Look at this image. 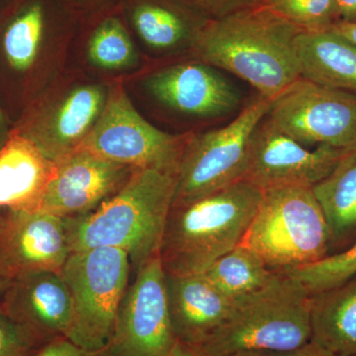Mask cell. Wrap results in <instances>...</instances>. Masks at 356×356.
Wrapping results in <instances>:
<instances>
[{
    "mask_svg": "<svg viewBox=\"0 0 356 356\" xmlns=\"http://www.w3.org/2000/svg\"><path fill=\"white\" fill-rule=\"evenodd\" d=\"M301 31L255 4L211 20L194 49L205 64L232 72L273 100L301 79L295 50Z\"/></svg>",
    "mask_w": 356,
    "mask_h": 356,
    "instance_id": "6da1fadb",
    "label": "cell"
},
{
    "mask_svg": "<svg viewBox=\"0 0 356 356\" xmlns=\"http://www.w3.org/2000/svg\"><path fill=\"white\" fill-rule=\"evenodd\" d=\"M175 188V173L134 170L125 184L95 211L67 219L70 250L119 248L137 270L159 254Z\"/></svg>",
    "mask_w": 356,
    "mask_h": 356,
    "instance_id": "7a4b0ae2",
    "label": "cell"
},
{
    "mask_svg": "<svg viewBox=\"0 0 356 356\" xmlns=\"http://www.w3.org/2000/svg\"><path fill=\"white\" fill-rule=\"evenodd\" d=\"M262 193L243 179L193 200L172 204L159 250L165 275L203 273L240 245Z\"/></svg>",
    "mask_w": 356,
    "mask_h": 356,
    "instance_id": "3957f363",
    "label": "cell"
},
{
    "mask_svg": "<svg viewBox=\"0 0 356 356\" xmlns=\"http://www.w3.org/2000/svg\"><path fill=\"white\" fill-rule=\"evenodd\" d=\"M311 334L310 295L298 281L278 273L267 286L234 302L227 320L193 353L231 356L294 350L310 341Z\"/></svg>",
    "mask_w": 356,
    "mask_h": 356,
    "instance_id": "277c9868",
    "label": "cell"
},
{
    "mask_svg": "<svg viewBox=\"0 0 356 356\" xmlns=\"http://www.w3.org/2000/svg\"><path fill=\"white\" fill-rule=\"evenodd\" d=\"M330 233L324 214L309 187L264 191L241 245L271 270L285 273L329 255Z\"/></svg>",
    "mask_w": 356,
    "mask_h": 356,
    "instance_id": "5b68a950",
    "label": "cell"
},
{
    "mask_svg": "<svg viewBox=\"0 0 356 356\" xmlns=\"http://www.w3.org/2000/svg\"><path fill=\"white\" fill-rule=\"evenodd\" d=\"M131 267L129 255L116 248L70 252L60 271L74 310L65 339L91 353H100L107 346L128 289Z\"/></svg>",
    "mask_w": 356,
    "mask_h": 356,
    "instance_id": "8992f818",
    "label": "cell"
},
{
    "mask_svg": "<svg viewBox=\"0 0 356 356\" xmlns=\"http://www.w3.org/2000/svg\"><path fill=\"white\" fill-rule=\"evenodd\" d=\"M271 102L255 96L228 125L187 140L172 204L207 195L245 178L252 135L268 114Z\"/></svg>",
    "mask_w": 356,
    "mask_h": 356,
    "instance_id": "52a82bcc",
    "label": "cell"
},
{
    "mask_svg": "<svg viewBox=\"0 0 356 356\" xmlns=\"http://www.w3.org/2000/svg\"><path fill=\"white\" fill-rule=\"evenodd\" d=\"M186 143L185 138L163 132L145 120L125 92L116 88L81 149L135 170L156 168L177 175Z\"/></svg>",
    "mask_w": 356,
    "mask_h": 356,
    "instance_id": "ba28073f",
    "label": "cell"
},
{
    "mask_svg": "<svg viewBox=\"0 0 356 356\" xmlns=\"http://www.w3.org/2000/svg\"><path fill=\"white\" fill-rule=\"evenodd\" d=\"M177 341L173 334L166 275L159 255L136 270L135 281L119 307L113 334L96 356H172Z\"/></svg>",
    "mask_w": 356,
    "mask_h": 356,
    "instance_id": "9c48e42d",
    "label": "cell"
},
{
    "mask_svg": "<svg viewBox=\"0 0 356 356\" xmlns=\"http://www.w3.org/2000/svg\"><path fill=\"white\" fill-rule=\"evenodd\" d=\"M266 118L300 144L356 147V95L299 79L271 102Z\"/></svg>",
    "mask_w": 356,
    "mask_h": 356,
    "instance_id": "30bf717a",
    "label": "cell"
},
{
    "mask_svg": "<svg viewBox=\"0 0 356 356\" xmlns=\"http://www.w3.org/2000/svg\"><path fill=\"white\" fill-rule=\"evenodd\" d=\"M348 151L325 145L311 151L266 117L252 135L243 179L262 191L288 186L312 188L334 170Z\"/></svg>",
    "mask_w": 356,
    "mask_h": 356,
    "instance_id": "8fae6325",
    "label": "cell"
},
{
    "mask_svg": "<svg viewBox=\"0 0 356 356\" xmlns=\"http://www.w3.org/2000/svg\"><path fill=\"white\" fill-rule=\"evenodd\" d=\"M67 219L34 210H7L0 222V274L60 271L70 257Z\"/></svg>",
    "mask_w": 356,
    "mask_h": 356,
    "instance_id": "7c38bea8",
    "label": "cell"
},
{
    "mask_svg": "<svg viewBox=\"0 0 356 356\" xmlns=\"http://www.w3.org/2000/svg\"><path fill=\"white\" fill-rule=\"evenodd\" d=\"M134 170L86 149L67 154L56 161L36 209L65 219L84 216L114 195Z\"/></svg>",
    "mask_w": 356,
    "mask_h": 356,
    "instance_id": "4fadbf2b",
    "label": "cell"
},
{
    "mask_svg": "<svg viewBox=\"0 0 356 356\" xmlns=\"http://www.w3.org/2000/svg\"><path fill=\"white\" fill-rule=\"evenodd\" d=\"M1 310L43 344L67 337L74 316L69 289L60 271H39L13 278Z\"/></svg>",
    "mask_w": 356,
    "mask_h": 356,
    "instance_id": "5bb4252c",
    "label": "cell"
},
{
    "mask_svg": "<svg viewBox=\"0 0 356 356\" xmlns=\"http://www.w3.org/2000/svg\"><path fill=\"white\" fill-rule=\"evenodd\" d=\"M154 97L170 108L202 117L222 116L238 106V89L212 65L187 63L166 67L149 79Z\"/></svg>",
    "mask_w": 356,
    "mask_h": 356,
    "instance_id": "9a60e30c",
    "label": "cell"
},
{
    "mask_svg": "<svg viewBox=\"0 0 356 356\" xmlns=\"http://www.w3.org/2000/svg\"><path fill=\"white\" fill-rule=\"evenodd\" d=\"M166 296L175 339L192 351L212 337L234 307L202 273L166 275Z\"/></svg>",
    "mask_w": 356,
    "mask_h": 356,
    "instance_id": "2e32d148",
    "label": "cell"
},
{
    "mask_svg": "<svg viewBox=\"0 0 356 356\" xmlns=\"http://www.w3.org/2000/svg\"><path fill=\"white\" fill-rule=\"evenodd\" d=\"M54 168L31 140L11 135L0 149V207L36 209Z\"/></svg>",
    "mask_w": 356,
    "mask_h": 356,
    "instance_id": "e0dca14e",
    "label": "cell"
},
{
    "mask_svg": "<svg viewBox=\"0 0 356 356\" xmlns=\"http://www.w3.org/2000/svg\"><path fill=\"white\" fill-rule=\"evenodd\" d=\"M301 79L356 95V44L332 29L295 38Z\"/></svg>",
    "mask_w": 356,
    "mask_h": 356,
    "instance_id": "ac0fdd59",
    "label": "cell"
},
{
    "mask_svg": "<svg viewBox=\"0 0 356 356\" xmlns=\"http://www.w3.org/2000/svg\"><path fill=\"white\" fill-rule=\"evenodd\" d=\"M129 18L140 39L159 51L195 47L210 19L175 0H135Z\"/></svg>",
    "mask_w": 356,
    "mask_h": 356,
    "instance_id": "d6986e66",
    "label": "cell"
},
{
    "mask_svg": "<svg viewBox=\"0 0 356 356\" xmlns=\"http://www.w3.org/2000/svg\"><path fill=\"white\" fill-rule=\"evenodd\" d=\"M330 233L329 255L356 243V147L327 177L312 187Z\"/></svg>",
    "mask_w": 356,
    "mask_h": 356,
    "instance_id": "ffe728a7",
    "label": "cell"
},
{
    "mask_svg": "<svg viewBox=\"0 0 356 356\" xmlns=\"http://www.w3.org/2000/svg\"><path fill=\"white\" fill-rule=\"evenodd\" d=\"M311 339L337 356L356 355V275L311 296Z\"/></svg>",
    "mask_w": 356,
    "mask_h": 356,
    "instance_id": "44dd1931",
    "label": "cell"
},
{
    "mask_svg": "<svg viewBox=\"0 0 356 356\" xmlns=\"http://www.w3.org/2000/svg\"><path fill=\"white\" fill-rule=\"evenodd\" d=\"M48 27L44 0H30L13 14L0 35V53L7 69L17 74L32 70Z\"/></svg>",
    "mask_w": 356,
    "mask_h": 356,
    "instance_id": "7402d4cb",
    "label": "cell"
},
{
    "mask_svg": "<svg viewBox=\"0 0 356 356\" xmlns=\"http://www.w3.org/2000/svg\"><path fill=\"white\" fill-rule=\"evenodd\" d=\"M232 301L267 286L277 275L252 250L243 245L218 259L202 273Z\"/></svg>",
    "mask_w": 356,
    "mask_h": 356,
    "instance_id": "603a6c76",
    "label": "cell"
},
{
    "mask_svg": "<svg viewBox=\"0 0 356 356\" xmlns=\"http://www.w3.org/2000/svg\"><path fill=\"white\" fill-rule=\"evenodd\" d=\"M104 105L105 95L98 86H83L72 91L56 114V140L64 147L81 139L97 120Z\"/></svg>",
    "mask_w": 356,
    "mask_h": 356,
    "instance_id": "cb8c5ba5",
    "label": "cell"
},
{
    "mask_svg": "<svg viewBox=\"0 0 356 356\" xmlns=\"http://www.w3.org/2000/svg\"><path fill=\"white\" fill-rule=\"evenodd\" d=\"M91 62L104 69H120L130 64L134 46L120 18L111 15L95 26L88 41Z\"/></svg>",
    "mask_w": 356,
    "mask_h": 356,
    "instance_id": "d4e9b609",
    "label": "cell"
},
{
    "mask_svg": "<svg viewBox=\"0 0 356 356\" xmlns=\"http://www.w3.org/2000/svg\"><path fill=\"white\" fill-rule=\"evenodd\" d=\"M282 273L301 283L310 296L339 286L356 275V243L339 254Z\"/></svg>",
    "mask_w": 356,
    "mask_h": 356,
    "instance_id": "484cf974",
    "label": "cell"
},
{
    "mask_svg": "<svg viewBox=\"0 0 356 356\" xmlns=\"http://www.w3.org/2000/svg\"><path fill=\"white\" fill-rule=\"evenodd\" d=\"M264 6L302 31L327 30L337 23L334 0H267Z\"/></svg>",
    "mask_w": 356,
    "mask_h": 356,
    "instance_id": "4316f807",
    "label": "cell"
},
{
    "mask_svg": "<svg viewBox=\"0 0 356 356\" xmlns=\"http://www.w3.org/2000/svg\"><path fill=\"white\" fill-rule=\"evenodd\" d=\"M42 346L38 337L0 310V356H35Z\"/></svg>",
    "mask_w": 356,
    "mask_h": 356,
    "instance_id": "83f0119b",
    "label": "cell"
},
{
    "mask_svg": "<svg viewBox=\"0 0 356 356\" xmlns=\"http://www.w3.org/2000/svg\"><path fill=\"white\" fill-rule=\"evenodd\" d=\"M208 19L216 20L255 6L254 0H175Z\"/></svg>",
    "mask_w": 356,
    "mask_h": 356,
    "instance_id": "f1b7e54d",
    "label": "cell"
},
{
    "mask_svg": "<svg viewBox=\"0 0 356 356\" xmlns=\"http://www.w3.org/2000/svg\"><path fill=\"white\" fill-rule=\"evenodd\" d=\"M231 356H337L334 353H331L314 341H308V343L294 348V350H281V351H269V350H257V351H243V353H236Z\"/></svg>",
    "mask_w": 356,
    "mask_h": 356,
    "instance_id": "f546056e",
    "label": "cell"
},
{
    "mask_svg": "<svg viewBox=\"0 0 356 356\" xmlns=\"http://www.w3.org/2000/svg\"><path fill=\"white\" fill-rule=\"evenodd\" d=\"M35 356H96L72 343L65 337H58L41 346Z\"/></svg>",
    "mask_w": 356,
    "mask_h": 356,
    "instance_id": "4dcf8cb0",
    "label": "cell"
},
{
    "mask_svg": "<svg viewBox=\"0 0 356 356\" xmlns=\"http://www.w3.org/2000/svg\"><path fill=\"white\" fill-rule=\"evenodd\" d=\"M337 23L356 22V0H334Z\"/></svg>",
    "mask_w": 356,
    "mask_h": 356,
    "instance_id": "1f68e13d",
    "label": "cell"
},
{
    "mask_svg": "<svg viewBox=\"0 0 356 356\" xmlns=\"http://www.w3.org/2000/svg\"><path fill=\"white\" fill-rule=\"evenodd\" d=\"M330 29L341 35L344 38L350 40L356 44V22H339L332 26Z\"/></svg>",
    "mask_w": 356,
    "mask_h": 356,
    "instance_id": "d6a6232c",
    "label": "cell"
},
{
    "mask_svg": "<svg viewBox=\"0 0 356 356\" xmlns=\"http://www.w3.org/2000/svg\"><path fill=\"white\" fill-rule=\"evenodd\" d=\"M13 280L0 274V310H1L2 302L6 296L7 289L10 286Z\"/></svg>",
    "mask_w": 356,
    "mask_h": 356,
    "instance_id": "836d02e7",
    "label": "cell"
},
{
    "mask_svg": "<svg viewBox=\"0 0 356 356\" xmlns=\"http://www.w3.org/2000/svg\"><path fill=\"white\" fill-rule=\"evenodd\" d=\"M172 356H199L194 353L193 351L189 348H185L181 344L177 343L175 346V350H173Z\"/></svg>",
    "mask_w": 356,
    "mask_h": 356,
    "instance_id": "e575fe53",
    "label": "cell"
},
{
    "mask_svg": "<svg viewBox=\"0 0 356 356\" xmlns=\"http://www.w3.org/2000/svg\"><path fill=\"white\" fill-rule=\"evenodd\" d=\"M6 117H4V114L3 112H2V110L0 109V149H1V147L4 146V144H6V140H8L6 139V138H3V135H2V134L4 133V131H6Z\"/></svg>",
    "mask_w": 356,
    "mask_h": 356,
    "instance_id": "d590c367",
    "label": "cell"
},
{
    "mask_svg": "<svg viewBox=\"0 0 356 356\" xmlns=\"http://www.w3.org/2000/svg\"><path fill=\"white\" fill-rule=\"evenodd\" d=\"M266 1L267 0H254V3L257 4V6H264Z\"/></svg>",
    "mask_w": 356,
    "mask_h": 356,
    "instance_id": "8d00e7d4",
    "label": "cell"
},
{
    "mask_svg": "<svg viewBox=\"0 0 356 356\" xmlns=\"http://www.w3.org/2000/svg\"><path fill=\"white\" fill-rule=\"evenodd\" d=\"M2 217H3V215L1 214V207H0V222H1Z\"/></svg>",
    "mask_w": 356,
    "mask_h": 356,
    "instance_id": "74e56055",
    "label": "cell"
},
{
    "mask_svg": "<svg viewBox=\"0 0 356 356\" xmlns=\"http://www.w3.org/2000/svg\"><path fill=\"white\" fill-rule=\"evenodd\" d=\"M79 1H89V0H79Z\"/></svg>",
    "mask_w": 356,
    "mask_h": 356,
    "instance_id": "f35d334b",
    "label": "cell"
},
{
    "mask_svg": "<svg viewBox=\"0 0 356 356\" xmlns=\"http://www.w3.org/2000/svg\"><path fill=\"white\" fill-rule=\"evenodd\" d=\"M355 356H356V355Z\"/></svg>",
    "mask_w": 356,
    "mask_h": 356,
    "instance_id": "ab89813d",
    "label": "cell"
}]
</instances>
